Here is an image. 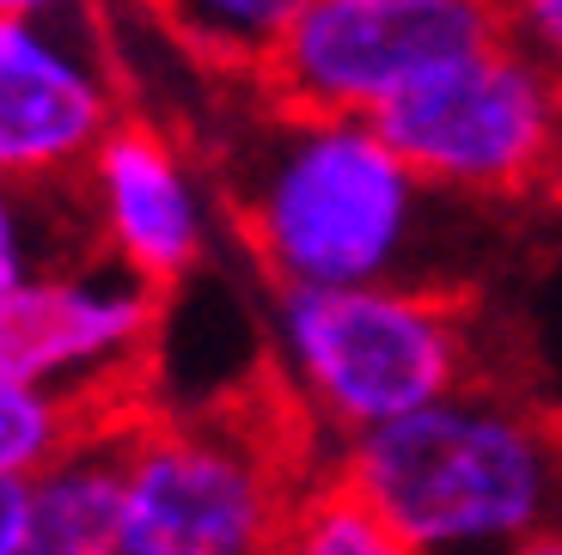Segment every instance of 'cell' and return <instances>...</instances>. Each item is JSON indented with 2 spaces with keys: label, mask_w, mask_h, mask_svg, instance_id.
I'll return each instance as SVG.
<instances>
[{
  "label": "cell",
  "mask_w": 562,
  "mask_h": 555,
  "mask_svg": "<svg viewBox=\"0 0 562 555\" xmlns=\"http://www.w3.org/2000/svg\"><path fill=\"white\" fill-rule=\"evenodd\" d=\"M233 233L269 287L422 281V238L440 190L373 116L288 111L257 92L251 123L214 166Z\"/></svg>",
  "instance_id": "cell-1"
},
{
  "label": "cell",
  "mask_w": 562,
  "mask_h": 555,
  "mask_svg": "<svg viewBox=\"0 0 562 555\" xmlns=\"http://www.w3.org/2000/svg\"><path fill=\"white\" fill-rule=\"evenodd\" d=\"M330 471L422 555H507L562 519V421L483 373L342 440Z\"/></svg>",
  "instance_id": "cell-2"
},
{
  "label": "cell",
  "mask_w": 562,
  "mask_h": 555,
  "mask_svg": "<svg viewBox=\"0 0 562 555\" xmlns=\"http://www.w3.org/2000/svg\"><path fill=\"white\" fill-rule=\"evenodd\" d=\"M312 440L318 421L288 378L178 416L140 409L123 464V555H276L318 483Z\"/></svg>",
  "instance_id": "cell-3"
},
{
  "label": "cell",
  "mask_w": 562,
  "mask_h": 555,
  "mask_svg": "<svg viewBox=\"0 0 562 555\" xmlns=\"http://www.w3.org/2000/svg\"><path fill=\"white\" fill-rule=\"evenodd\" d=\"M276 366L318 433L342 445L483 378L477 306L440 281L281 287Z\"/></svg>",
  "instance_id": "cell-4"
},
{
  "label": "cell",
  "mask_w": 562,
  "mask_h": 555,
  "mask_svg": "<svg viewBox=\"0 0 562 555\" xmlns=\"http://www.w3.org/2000/svg\"><path fill=\"white\" fill-rule=\"evenodd\" d=\"M373 123L447 202H520L550 183L562 80L507 37L435 68Z\"/></svg>",
  "instance_id": "cell-5"
},
{
  "label": "cell",
  "mask_w": 562,
  "mask_h": 555,
  "mask_svg": "<svg viewBox=\"0 0 562 555\" xmlns=\"http://www.w3.org/2000/svg\"><path fill=\"white\" fill-rule=\"evenodd\" d=\"M495 37V0H306L251 86L288 111L380 116L416 80Z\"/></svg>",
  "instance_id": "cell-6"
},
{
  "label": "cell",
  "mask_w": 562,
  "mask_h": 555,
  "mask_svg": "<svg viewBox=\"0 0 562 555\" xmlns=\"http://www.w3.org/2000/svg\"><path fill=\"white\" fill-rule=\"evenodd\" d=\"M154 330L159 287L116 257L31 269L19 287L0 293V366L99 416L147 409L140 385H147Z\"/></svg>",
  "instance_id": "cell-7"
},
{
  "label": "cell",
  "mask_w": 562,
  "mask_h": 555,
  "mask_svg": "<svg viewBox=\"0 0 562 555\" xmlns=\"http://www.w3.org/2000/svg\"><path fill=\"white\" fill-rule=\"evenodd\" d=\"M123 80L86 19H0V178L74 190L86 159L123 123Z\"/></svg>",
  "instance_id": "cell-8"
},
{
  "label": "cell",
  "mask_w": 562,
  "mask_h": 555,
  "mask_svg": "<svg viewBox=\"0 0 562 555\" xmlns=\"http://www.w3.org/2000/svg\"><path fill=\"white\" fill-rule=\"evenodd\" d=\"M86 233L104 257L154 281L159 293L190 281L221 238V178L154 116H123L80 171Z\"/></svg>",
  "instance_id": "cell-9"
},
{
  "label": "cell",
  "mask_w": 562,
  "mask_h": 555,
  "mask_svg": "<svg viewBox=\"0 0 562 555\" xmlns=\"http://www.w3.org/2000/svg\"><path fill=\"white\" fill-rule=\"evenodd\" d=\"M135 416L92 421L31 476L19 555H123V464Z\"/></svg>",
  "instance_id": "cell-10"
},
{
  "label": "cell",
  "mask_w": 562,
  "mask_h": 555,
  "mask_svg": "<svg viewBox=\"0 0 562 555\" xmlns=\"http://www.w3.org/2000/svg\"><path fill=\"white\" fill-rule=\"evenodd\" d=\"M135 7L202 68L257 80L306 0H135Z\"/></svg>",
  "instance_id": "cell-11"
},
{
  "label": "cell",
  "mask_w": 562,
  "mask_h": 555,
  "mask_svg": "<svg viewBox=\"0 0 562 555\" xmlns=\"http://www.w3.org/2000/svg\"><path fill=\"white\" fill-rule=\"evenodd\" d=\"M276 555H422V550L409 537H397L337 471H324L318 483L300 495Z\"/></svg>",
  "instance_id": "cell-12"
},
{
  "label": "cell",
  "mask_w": 562,
  "mask_h": 555,
  "mask_svg": "<svg viewBox=\"0 0 562 555\" xmlns=\"http://www.w3.org/2000/svg\"><path fill=\"white\" fill-rule=\"evenodd\" d=\"M92 421H104L99 409H86V403L61 397L49 385H31V378L0 366V476H37Z\"/></svg>",
  "instance_id": "cell-13"
},
{
  "label": "cell",
  "mask_w": 562,
  "mask_h": 555,
  "mask_svg": "<svg viewBox=\"0 0 562 555\" xmlns=\"http://www.w3.org/2000/svg\"><path fill=\"white\" fill-rule=\"evenodd\" d=\"M56 190H19V183L0 178V293L19 287V281L37 269V250H43V214L37 202Z\"/></svg>",
  "instance_id": "cell-14"
},
{
  "label": "cell",
  "mask_w": 562,
  "mask_h": 555,
  "mask_svg": "<svg viewBox=\"0 0 562 555\" xmlns=\"http://www.w3.org/2000/svg\"><path fill=\"white\" fill-rule=\"evenodd\" d=\"M502 37L562 80V0H495Z\"/></svg>",
  "instance_id": "cell-15"
},
{
  "label": "cell",
  "mask_w": 562,
  "mask_h": 555,
  "mask_svg": "<svg viewBox=\"0 0 562 555\" xmlns=\"http://www.w3.org/2000/svg\"><path fill=\"white\" fill-rule=\"evenodd\" d=\"M25 488H31V476H0V555H19V537H25Z\"/></svg>",
  "instance_id": "cell-16"
},
{
  "label": "cell",
  "mask_w": 562,
  "mask_h": 555,
  "mask_svg": "<svg viewBox=\"0 0 562 555\" xmlns=\"http://www.w3.org/2000/svg\"><path fill=\"white\" fill-rule=\"evenodd\" d=\"M111 0H0V19H86Z\"/></svg>",
  "instance_id": "cell-17"
},
{
  "label": "cell",
  "mask_w": 562,
  "mask_h": 555,
  "mask_svg": "<svg viewBox=\"0 0 562 555\" xmlns=\"http://www.w3.org/2000/svg\"><path fill=\"white\" fill-rule=\"evenodd\" d=\"M507 555H562V519H557V525H544V531H532L526 543H514Z\"/></svg>",
  "instance_id": "cell-18"
},
{
  "label": "cell",
  "mask_w": 562,
  "mask_h": 555,
  "mask_svg": "<svg viewBox=\"0 0 562 555\" xmlns=\"http://www.w3.org/2000/svg\"><path fill=\"white\" fill-rule=\"evenodd\" d=\"M544 195H557V202H562V140H557V166H550V183H544Z\"/></svg>",
  "instance_id": "cell-19"
}]
</instances>
